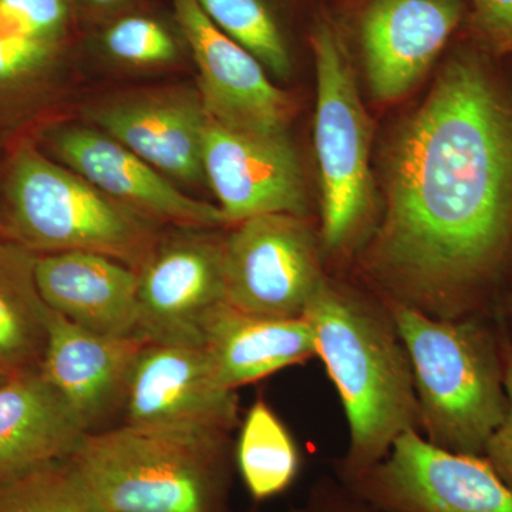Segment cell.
Masks as SVG:
<instances>
[{
	"mask_svg": "<svg viewBox=\"0 0 512 512\" xmlns=\"http://www.w3.org/2000/svg\"><path fill=\"white\" fill-rule=\"evenodd\" d=\"M511 241L512 100L457 56L394 140L369 266L393 301L463 318Z\"/></svg>",
	"mask_w": 512,
	"mask_h": 512,
	"instance_id": "cell-1",
	"label": "cell"
},
{
	"mask_svg": "<svg viewBox=\"0 0 512 512\" xmlns=\"http://www.w3.org/2000/svg\"><path fill=\"white\" fill-rule=\"evenodd\" d=\"M302 318L348 420L342 476L349 483L379 464L402 434L419 431L412 365L389 308H375L326 278Z\"/></svg>",
	"mask_w": 512,
	"mask_h": 512,
	"instance_id": "cell-2",
	"label": "cell"
},
{
	"mask_svg": "<svg viewBox=\"0 0 512 512\" xmlns=\"http://www.w3.org/2000/svg\"><path fill=\"white\" fill-rule=\"evenodd\" d=\"M69 463L106 512L227 511L224 434L123 424L87 433Z\"/></svg>",
	"mask_w": 512,
	"mask_h": 512,
	"instance_id": "cell-3",
	"label": "cell"
},
{
	"mask_svg": "<svg viewBox=\"0 0 512 512\" xmlns=\"http://www.w3.org/2000/svg\"><path fill=\"white\" fill-rule=\"evenodd\" d=\"M410 365L424 439L453 453L484 456L508 410L503 357L473 319H441L390 301Z\"/></svg>",
	"mask_w": 512,
	"mask_h": 512,
	"instance_id": "cell-4",
	"label": "cell"
},
{
	"mask_svg": "<svg viewBox=\"0 0 512 512\" xmlns=\"http://www.w3.org/2000/svg\"><path fill=\"white\" fill-rule=\"evenodd\" d=\"M6 201L10 238L35 254L97 252L138 271L160 241L157 222L30 146L10 163Z\"/></svg>",
	"mask_w": 512,
	"mask_h": 512,
	"instance_id": "cell-5",
	"label": "cell"
},
{
	"mask_svg": "<svg viewBox=\"0 0 512 512\" xmlns=\"http://www.w3.org/2000/svg\"><path fill=\"white\" fill-rule=\"evenodd\" d=\"M315 56V150L322 190L320 241L345 254L363 237L372 218L370 121L360 100L348 50L329 23L312 35Z\"/></svg>",
	"mask_w": 512,
	"mask_h": 512,
	"instance_id": "cell-6",
	"label": "cell"
},
{
	"mask_svg": "<svg viewBox=\"0 0 512 512\" xmlns=\"http://www.w3.org/2000/svg\"><path fill=\"white\" fill-rule=\"evenodd\" d=\"M318 242L303 217L268 214L224 239L225 302L265 318H302L322 284Z\"/></svg>",
	"mask_w": 512,
	"mask_h": 512,
	"instance_id": "cell-7",
	"label": "cell"
},
{
	"mask_svg": "<svg viewBox=\"0 0 512 512\" xmlns=\"http://www.w3.org/2000/svg\"><path fill=\"white\" fill-rule=\"evenodd\" d=\"M348 484L390 512H512V490L487 458L444 450L414 430Z\"/></svg>",
	"mask_w": 512,
	"mask_h": 512,
	"instance_id": "cell-8",
	"label": "cell"
},
{
	"mask_svg": "<svg viewBox=\"0 0 512 512\" xmlns=\"http://www.w3.org/2000/svg\"><path fill=\"white\" fill-rule=\"evenodd\" d=\"M137 274L138 335L201 346L205 316L225 302L224 239L187 228L160 239Z\"/></svg>",
	"mask_w": 512,
	"mask_h": 512,
	"instance_id": "cell-9",
	"label": "cell"
},
{
	"mask_svg": "<svg viewBox=\"0 0 512 512\" xmlns=\"http://www.w3.org/2000/svg\"><path fill=\"white\" fill-rule=\"evenodd\" d=\"M174 9L197 63L198 93L208 117L248 133H286L295 106L266 76L264 64L221 32L197 0H174Z\"/></svg>",
	"mask_w": 512,
	"mask_h": 512,
	"instance_id": "cell-10",
	"label": "cell"
},
{
	"mask_svg": "<svg viewBox=\"0 0 512 512\" xmlns=\"http://www.w3.org/2000/svg\"><path fill=\"white\" fill-rule=\"evenodd\" d=\"M124 424L229 436L238 397L215 382L201 346L147 343L128 380Z\"/></svg>",
	"mask_w": 512,
	"mask_h": 512,
	"instance_id": "cell-11",
	"label": "cell"
},
{
	"mask_svg": "<svg viewBox=\"0 0 512 512\" xmlns=\"http://www.w3.org/2000/svg\"><path fill=\"white\" fill-rule=\"evenodd\" d=\"M202 164L231 225L258 215H305L302 167L286 133H248L208 117Z\"/></svg>",
	"mask_w": 512,
	"mask_h": 512,
	"instance_id": "cell-12",
	"label": "cell"
},
{
	"mask_svg": "<svg viewBox=\"0 0 512 512\" xmlns=\"http://www.w3.org/2000/svg\"><path fill=\"white\" fill-rule=\"evenodd\" d=\"M52 138L70 170L147 220L188 229L231 227L220 207L183 194L164 174L103 131L67 127Z\"/></svg>",
	"mask_w": 512,
	"mask_h": 512,
	"instance_id": "cell-13",
	"label": "cell"
},
{
	"mask_svg": "<svg viewBox=\"0 0 512 512\" xmlns=\"http://www.w3.org/2000/svg\"><path fill=\"white\" fill-rule=\"evenodd\" d=\"M461 0H372L360 22L363 64L373 99L407 96L463 19Z\"/></svg>",
	"mask_w": 512,
	"mask_h": 512,
	"instance_id": "cell-14",
	"label": "cell"
},
{
	"mask_svg": "<svg viewBox=\"0 0 512 512\" xmlns=\"http://www.w3.org/2000/svg\"><path fill=\"white\" fill-rule=\"evenodd\" d=\"M147 343L138 335L90 332L49 309L40 372L90 433L123 409L134 363Z\"/></svg>",
	"mask_w": 512,
	"mask_h": 512,
	"instance_id": "cell-15",
	"label": "cell"
},
{
	"mask_svg": "<svg viewBox=\"0 0 512 512\" xmlns=\"http://www.w3.org/2000/svg\"><path fill=\"white\" fill-rule=\"evenodd\" d=\"M93 120L114 140L167 177L205 180L202 164L208 114L198 90H158L104 104Z\"/></svg>",
	"mask_w": 512,
	"mask_h": 512,
	"instance_id": "cell-16",
	"label": "cell"
},
{
	"mask_svg": "<svg viewBox=\"0 0 512 512\" xmlns=\"http://www.w3.org/2000/svg\"><path fill=\"white\" fill-rule=\"evenodd\" d=\"M35 274L46 305L74 325L114 338L138 335L136 269L97 252L64 251L37 255Z\"/></svg>",
	"mask_w": 512,
	"mask_h": 512,
	"instance_id": "cell-17",
	"label": "cell"
},
{
	"mask_svg": "<svg viewBox=\"0 0 512 512\" xmlns=\"http://www.w3.org/2000/svg\"><path fill=\"white\" fill-rule=\"evenodd\" d=\"M201 348L215 382L232 392L316 356L315 335L305 319L251 315L227 302L205 316Z\"/></svg>",
	"mask_w": 512,
	"mask_h": 512,
	"instance_id": "cell-18",
	"label": "cell"
},
{
	"mask_svg": "<svg viewBox=\"0 0 512 512\" xmlns=\"http://www.w3.org/2000/svg\"><path fill=\"white\" fill-rule=\"evenodd\" d=\"M89 433L42 372L0 386V484L69 460Z\"/></svg>",
	"mask_w": 512,
	"mask_h": 512,
	"instance_id": "cell-19",
	"label": "cell"
},
{
	"mask_svg": "<svg viewBox=\"0 0 512 512\" xmlns=\"http://www.w3.org/2000/svg\"><path fill=\"white\" fill-rule=\"evenodd\" d=\"M37 254L0 237V369L9 376L40 372L49 306L36 282Z\"/></svg>",
	"mask_w": 512,
	"mask_h": 512,
	"instance_id": "cell-20",
	"label": "cell"
},
{
	"mask_svg": "<svg viewBox=\"0 0 512 512\" xmlns=\"http://www.w3.org/2000/svg\"><path fill=\"white\" fill-rule=\"evenodd\" d=\"M70 18V0H0V70L13 82L52 62Z\"/></svg>",
	"mask_w": 512,
	"mask_h": 512,
	"instance_id": "cell-21",
	"label": "cell"
},
{
	"mask_svg": "<svg viewBox=\"0 0 512 512\" xmlns=\"http://www.w3.org/2000/svg\"><path fill=\"white\" fill-rule=\"evenodd\" d=\"M237 463L242 480L256 501L284 493L298 476V447L264 400H256L245 416L239 433Z\"/></svg>",
	"mask_w": 512,
	"mask_h": 512,
	"instance_id": "cell-22",
	"label": "cell"
},
{
	"mask_svg": "<svg viewBox=\"0 0 512 512\" xmlns=\"http://www.w3.org/2000/svg\"><path fill=\"white\" fill-rule=\"evenodd\" d=\"M221 32L279 77L291 73V56L274 16L262 0H197Z\"/></svg>",
	"mask_w": 512,
	"mask_h": 512,
	"instance_id": "cell-23",
	"label": "cell"
},
{
	"mask_svg": "<svg viewBox=\"0 0 512 512\" xmlns=\"http://www.w3.org/2000/svg\"><path fill=\"white\" fill-rule=\"evenodd\" d=\"M0 512H106L69 460L0 484Z\"/></svg>",
	"mask_w": 512,
	"mask_h": 512,
	"instance_id": "cell-24",
	"label": "cell"
},
{
	"mask_svg": "<svg viewBox=\"0 0 512 512\" xmlns=\"http://www.w3.org/2000/svg\"><path fill=\"white\" fill-rule=\"evenodd\" d=\"M104 42L111 55L127 63H165L177 55L170 33L160 23L138 16L121 19L111 26Z\"/></svg>",
	"mask_w": 512,
	"mask_h": 512,
	"instance_id": "cell-25",
	"label": "cell"
},
{
	"mask_svg": "<svg viewBox=\"0 0 512 512\" xmlns=\"http://www.w3.org/2000/svg\"><path fill=\"white\" fill-rule=\"evenodd\" d=\"M503 357L505 392H507L508 410L503 424L488 441L484 457L503 478L512 490V343L505 339L501 346Z\"/></svg>",
	"mask_w": 512,
	"mask_h": 512,
	"instance_id": "cell-26",
	"label": "cell"
},
{
	"mask_svg": "<svg viewBox=\"0 0 512 512\" xmlns=\"http://www.w3.org/2000/svg\"><path fill=\"white\" fill-rule=\"evenodd\" d=\"M478 35L498 53H512V0H471Z\"/></svg>",
	"mask_w": 512,
	"mask_h": 512,
	"instance_id": "cell-27",
	"label": "cell"
},
{
	"mask_svg": "<svg viewBox=\"0 0 512 512\" xmlns=\"http://www.w3.org/2000/svg\"><path fill=\"white\" fill-rule=\"evenodd\" d=\"M293 512H390L370 503L353 491L340 490L335 485H320L311 500L301 510Z\"/></svg>",
	"mask_w": 512,
	"mask_h": 512,
	"instance_id": "cell-28",
	"label": "cell"
},
{
	"mask_svg": "<svg viewBox=\"0 0 512 512\" xmlns=\"http://www.w3.org/2000/svg\"><path fill=\"white\" fill-rule=\"evenodd\" d=\"M90 2L94 3V5L110 6L116 5V3L121 2V0H90Z\"/></svg>",
	"mask_w": 512,
	"mask_h": 512,
	"instance_id": "cell-29",
	"label": "cell"
},
{
	"mask_svg": "<svg viewBox=\"0 0 512 512\" xmlns=\"http://www.w3.org/2000/svg\"><path fill=\"white\" fill-rule=\"evenodd\" d=\"M10 377H13V376H9L8 373L3 372V370L0 369V386H2L3 383L8 382Z\"/></svg>",
	"mask_w": 512,
	"mask_h": 512,
	"instance_id": "cell-30",
	"label": "cell"
},
{
	"mask_svg": "<svg viewBox=\"0 0 512 512\" xmlns=\"http://www.w3.org/2000/svg\"><path fill=\"white\" fill-rule=\"evenodd\" d=\"M511 309H512V299H511Z\"/></svg>",
	"mask_w": 512,
	"mask_h": 512,
	"instance_id": "cell-31",
	"label": "cell"
}]
</instances>
